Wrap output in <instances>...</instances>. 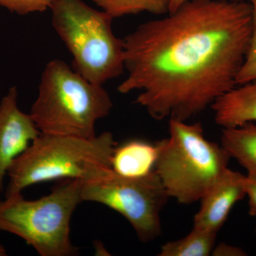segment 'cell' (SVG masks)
Here are the masks:
<instances>
[{"instance_id": "16", "label": "cell", "mask_w": 256, "mask_h": 256, "mask_svg": "<svg viewBox=\"0 0 256 256\" xmlns=\"http://www.w3.org/2000/svg\"><path fill=\"white\" fill-rule=\"evenodd\" d=\"M56 0H0V6L20 15L43 12L50 9Z\"/></svg>"}, {"instance_id": "4", "label": "cell", "mask_w": 256, "mask_h": 256, "mask_svg": "<svg viewBox=\"0 0 256 256\" xmlns=\"http://www.w3.org/2000/svg\"><path fill=\"white\" fill-rule=\"evenodd\" d=\"M170 119L169 137L156 142L154 172L169 198L182 204L200 202L228 168L230 158L208 140L200 122Z\"/></svg>"}, {"instance_id": "17", "label": "cell", "mask_w": 256, "mask_h": 256, "mask_svg": "<svg viewBox=\"0 0 256 256\" xmlns=\"http://www.w3.org/2000/svg\"><path fill=\"white\" fill-rule=\"evenodd\" d=\"M246 196L248 198L249 214L256 216V178L245 175L244 178Z\"/></svg>"}, {"instance_id": "6", "label": "cell", "mask_w": 256, "mask_h": 256, "mask_svg": "<svg viewBox=\"0 0 256 256\" xmlns=\"http://www.w3.org/2000/svg\"><path fill=\"white\" fill-rule=\"evenodd\" d=\"M82 182L63 180L52 193L36 200L22 194L0 201V232L22 238L41 256L78 254L70 238V224L82 203Z\"/></svg>"}, {"instance_id": "5", "label": "cell", "mask_w": 256, "mask_h": 256, "mask_svg": "<svg viewBox=\"0 0 256 256\" xmlns=\"http://www.w3.org/2000/svg\"><path fill=\"white\" fill-rule=\"evenodd\" d=\"M50 10L52 26L72 54L76 72L102 86L124 73V40L112 31L110 14L82 0H56Z\"/></svg>"}, {"instance_id": "8", "label": "cell", "mask_w": 256, "mask_h": 256, "mask_svg": "<svg viewBox=\"0 0 256 256\" xmlns=\"http://www.w3.org/2000/svg\"><path fill=\"white\" fill-rule=\"evenodd\" d=\"M40 134L30 114L18 108V88L12 87L0 100V196L10 166Z\"/></svg>"}, {"instance_id": "10", "label": "cell", "mask_w": 256, "mask_h": 256, "mask_svg": "<svg viewBox=\"0 0 256 256\" xmlns=\"http://www.w3.org/2000/svg\"><path fill=\"white\" fill-rule=\"evenodd\" d=\"M216 124L222 128L256 122V79L236 86L214 102Z\"/></svg>"}, {"instance_id": "14", "label": "cell", "mask_w": 256, "mask_h": 256, "mask_svg": "<svg viewBox=\"0 0 256 256\" xmlns=\"http://www.w3.org/2000/svg\"><path fill=\"white\" fill-rule=\"evenodd\" d=\"M112 18L148 12L154 15L168 14L171 0H92Z\"/></svg>"}, {"instance_id": "3", "label": "cell", "mask_w": 256, "mask_h": 256, "mask_svg": "<svg viewBox=\"0 0 256 256\" xmlns=\"http://www.w3.org/2000/svg\"><path fill=\"white\" fill-rule=\"evenodd\" d=\"M114 107L104 86L82 77L64 60L46 64L30 116L41 133L92 138L96 122Z\"/></svg>"}, {"instance_id": "9", "label": "cell", "mask_w": 256, "mask_h": 256, "mask_svg": "<svg viewBox=\"0 0 256 256\" xmlns=\"http://www.w3.org/2000/svg\"><path fill=\"white\" fill-rule=\"evenodd\" d=\"M244 176L229 168L226 170L200 200L201 206L194 216L193 227L218 234L234 205L246 196Z\"/></svg>"}, {"instance_id": "13", "label": "cell", "mask_w": 256, "mask_h": 256, "mask_svg": "<svg viewBox=\"0 0 256 256\" xmlns=\"http://www.w3.org/2000/svg\"><path fill=\"white\" fill-rule=\"evenodd\" d=\"M216 234L193 227L183 238L164 244L160 248V256H208L215 247Z\"/></svg>"}, {"instance_id": "1", "label": "cell", "mask_w": 256, "mask_h": 256, "mask_svg": "<svg viewBox=\"0 0 256 256\" xmlns=\"http://www.w3.org/2000/svg\"><path fill=\"white\" fill-rule=\"evenodd\" d=\"M252 28L248 2L186 0L124 38L120 94L156 120L188 121L236 86Z\"/></svg>"}, {"instance_id": "11", "label": "cell", "mask_w": 256, "mask_h": 256, "mask_svg": "<svg viewBox=\"0 0 256 256\" xmlns=\"http://www.w3.org/2000/svg\"><path fill=\"white\" fill-rule=\"evenodd\" d=\"M158 146L142 140H132L116 146L111 158L116 174L127 178H141L154 171Z\"/></svg>"}, {"instance_id": "7", "label": "cell", "mask_w": 256, "mask_h": 256, "mask_svg": "<svg viewBox=\"0 0 256 256\" xmlns=\"http://www.w3.org/2000/svg\"><path fill=\"white\" fill-rule=\"evenodd\" d=\"M82 198L122 215L143 242L161 235L160 214L169 196L154 171L141 178H124L112 171L104 178L82 184Z\"/></svg>"}, {"instance_id": "2", "label": "cell", "mask_w": 256, "mask_h": 256, "mask_svg": "<svg viewBox=\"0 0 256 256\" xmlns=\"http://www.w3.org/2000/svg\"><path fill=\"white\" fill-rule=\"evenodd\" d=\"M118 143L110 132L92 138L41 133L8 170L5 197L28 186L54 180L82 182L112 172L111 158Z\"/></svg>"}, {"instance_id": "18", "label": "cell", "mask_w": 256, "mask_h": 256, "mask_svg": "<svg viewBox=\"0 0 256 256\" xmlns=\"http://www.w3.org/2000/svg\"><path fill=\"white\" fill-rule=\"evenodd\" d=\"M212 255L216 256H244L246 252L238 247L232 246L228 244H222L217 246L214 248Z\"/></svg>"}, {"instance_id": "12", "label": "cell", "mask_w": 256, "mask_h": 256, "mask_svg": "<svg viewBox=\"0 0 256 256\" xmlns=\"http://www.w3.org/2000/svg\"><path fill=\"white\" fill-rule=\"evenodd\" d=\"M220 146L245 168L248 176L256 178V124L222 128Z\"/></svg>"}, {"instance_id": "19", "label": "cell", "mask_w": 256, "mask_h": 256, "mask_svg": "<svg viewBox=\"0 0 256 256\" xmlns=\"http://www.w3.org/2000/svg\"><path fill=\"white\" fill-rule=\"evenodd\" d=\"M186 1V0H171L170 4L169 12H172L178 9L180 5L183 4ZM225 1H242V0H225Z\"/></svg>"}, {"instance_id": "15", "label": "cell", "mask_w": 256, "mask_h": 256, "mask_svg": "<svg viewBox=\"0 0 256 256\" xmlns=\"http://www.w3.org/2000/svg\"><path fill=\"white\" fill-rule=\"evenodd\" d=\"M248 2L252 11V34L245 60L236 79V86L256 79V0H248Z\"/></svg>"}, {"instance_id": "20", "label": "cell", "mask_w": 256, "mask_h": 256, "mask_svg": "<svg viewBox=\"0 0 256 256\" xmlns=\"http://www.w3.org/2000/svg\"><path fill=\"white\" fill-rule=\"evenodd\" d=\"M6 256V250L4 246L0 244V256Z\"/></svg>"}]
</instances>
